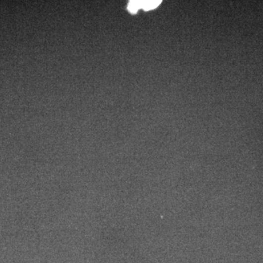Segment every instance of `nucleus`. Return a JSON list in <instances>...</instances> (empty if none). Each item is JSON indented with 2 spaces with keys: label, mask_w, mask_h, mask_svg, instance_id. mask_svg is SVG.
<instances>
[{
  "label": "nucleus",
  "mask_w": 263,
  "mask_h": 263,
  "mask_svg": "<svg viewBox=\"0 0 263 263\" xmlns=\"http://www.w3.org/2000/svg\"><path fill=\"white\" fill-rule=\"evenodd\" d=\"M162 1H141V8L144 9L145 10H153L156 8L160 4Z\"/></svg>",
  "instance_id": "nucleus-1"
},
{
  "label": "nucleus",
  "mask_w": 263,
  "mask_h": 263,
  "mask_svg": "<svg viewBox=\"0 0 263 263\" xmlns=\"http://www.w3.org/2000/svg\"><path fill=\"white\" fill-rule=\"evenodd\" d=\"M141 8V1H131L128 5V10L132 13H136Z\"/></svg>",
  "instance_id": "nucleus-2"
}]
</instances>
